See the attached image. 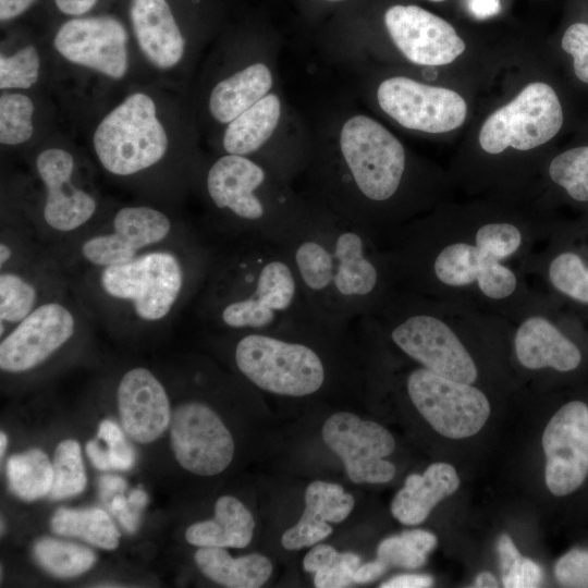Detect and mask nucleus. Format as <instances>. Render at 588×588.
Instances as JSON below:
<instances>
[{
  "instance_id": "412c9836",
  "label": "nucleus",
  "mask_w": 588,
  "mask_h": 588,
  "mask_svg": "<svg viewBox=\"0 0 588 588\" xmlns=\"http://www.w3.org/2000/svg\"><path fill=\"white\" fill-rule=\"evenodd\" d=\"M542 446L546 485L554 495L572 493L588 475V405L571 401L548 422Z\"/></svg>"
},
{
  "instance_id": "37998d69",
  "label": "nucleus",
  "mask_w": 588,
  "mask_h": 588,
  "mask_svg": "<svg viewBox=\"0 0 588 588\" xmlns=\"http://www.w3.org/2000/svg\"><path fill=\"white\" fill-rule=\"evenodd\" d=\"M554 574L564 587L588 588V551H568L556 562Z\"/></svg>"
},
{
  "instance_id": "a19ab883",
  "label": "nucleus",
  "mask_w": 588,
  "mask_h": 588,
  "mask_svg": "<svg viewBox=\"0 0 588 588\" xmlns=\"http://www.w3.org/2000/svg\"><path fill=\"white\" fill-rule=\"evenodd\" d=\"M98 438L108 445L111 469L127 470L134 464V451L125 441L122 430L112 420L103 419L98 427Z\"/></svg>"
},
{
  "instance_id": "3c124183",
  "label": "nucleus",
  "mask_w": 588,
  "mask_h": 588,
  "mask_svg": "<svg viewBox=\"0 0 588 588\" xmlns=\"http://www.w3.org/2000/svg\"><path fill=\"white\" fill-rule=\"evenodd\" d=\"M87 456L93 465L100 470L111 469L108 451H105L96 440H90L85 446Z\"/></svg>"
},
{
  "instance_id": "864d4df0",
  "label": "nucleus",
  "mask_w": 588,
  "mask_h": 588,
  "mask_svg": "<svg viewBox=\"0 0 588 588\" xmlns=\"http://www.w3.org/2000/svg\"><path fill=\"white\" fill-rule=\"evenodd\" d=\"M136 509L139 507L131 504L127 500L126 506L122 511L118 512L121 524L130 532L135 531L138 525L139 514Z\"/></svg>"
},
{
  "instance_id": "423d86ee",
  "label": "nucleus",
  "mask_w": 588,
  "mask_h": 588,
  "mask_svg": "<svg viewBox=\"0 0 588 588\" xmlns=\"http://www.w3.org/2000/svg\"><path fill=\"white\" fill-rule=\"evenodd\" d=\"M371 318L383 339L419 366L474 385L480 371L470 342L511 330L502 317L402 289Z\"/></svg>"
},
{
  "instance_id": "f704fd0d",
  "label": "nucleus",
  "mask_w": 588,
  "mask_h": 588,
  "mask_svg": "<svg viewBox=\"0 0 588 588\" xmlns=\"http://www.w3.org/2000/svg\"><path fill=\"white\" fill-rule=\"evenodd\" d=\"M437 537L422 529L405 530L399 536L383 539L377 549V559L388 566L419 568L436 547Z\"/></svg>"
},
{
  "instance_id": "72a5a7b5",
  "label": "nucleus",
  "mask_w": 588,
  "mask_h": 588,
  "mask_svg": "<svg viewBox=\"0 0 588 588\" xmlns=\"http://www.w3.org/2000/svg\"><path fill=\"white\" fill-rule=\"evenodd\" d=\"M38 563L57 577H74L88 571L96 562L95 553L81 544L41 538L34 546Z\"/></svg>"
},
{
  "instance_id": "c756f323",
  "label": "nucleus",
  "mask_w": 588,
  "mask_h": 588,
  "mask_svg": "<svg viewBox=\"0 0 588 588\" xmlns=\"http://www.w3.org/2000/svg\"><path fill=\"white\" fill-rule=\"evenodd\" d=\"M194 560L207 578L229 588L261 587L273 571L271 561L262 554L232 558L224 548L217 547H199Z\"/></svg>"
},
{
  "instance_id": "603ef678",
  "label": "nucleus",
  "mask_w": 588,
  "mask_h": 588,
  "mask_svg": "<svg viewBox=\"0 0 588 588\" xmlns=\"http://www.w3.org/2000/svg\"><path fill=\"white\" fill-rule=\"evenodd\" d=\"M470 12L478 19H487L500 11L499 0H467Z\"/></svg>"
},
{
  "instance_id": "4468645a",
  "label": "nucleus",
  "mask_w": 588,
  "mask_h": 588,
  "mask_svg": "<svg viewBox=\"0 0 588 588\" xmlns=\"http://www.w3.org/2000/svg\"><path fill=\"white\" fill-rule=\"evenodd\" d=\"M563 120L562 106L553 88L535 82L487 118L479 132V145L493 156L509 148L529 151L551 140L561 130Z\"/></svg>"
},
{
  "instance_id": "09e8293b",
  "label": "nucleus",
  "mask_w": 588,
  "mask_h": 588,
  "mask_svg": "<svg viewBox=\"0 0 588 588\" xmlns=\"http://www.w3.org/2000/svg\"><path fill=\"white\" fill-rule=\"evenodd\" d=\"M36 0H0V20L2 22L12 20L27 9H29Z\"/></svg>"
},
{
  "instance_id": "c85d7f7f",
  "label": "nucleus",
  "mask_w": 588,
  "mask_h": 588,
  "mask_svg": "<svg viewBox=\"0 0 588 588\" xmlns=\"http://www.w3.org/2000/svg\"><path fill=\"white\" fill-rule=\"evenodd\" d=\"M272 74L262 63H255L220 81L211 90L209 111L220 123H230L268 95Z\"/></svg>"
},
{
  "instance_id": "ea45409f",
  "label": "nucleus",
  "mask_w": 588,
  "mask_h": 588,
  "mask_svg": "<svg viewBox=\"0 0 588 588\" xmlns=\"http://www.w3.org/2000/svg\"><path fill=\"white\" fill-rule=\"evenodd\" d=\"M360 565V558L353 552H340L329 565L318 569L314 576L317 588H343L353 581L354 573Z\"/></svg>"
},
{
  "instance_id": "6e6d98bb",
  "label": "nucleus",
  "mask_w": 588,
  "mask_h": 588,
  "mask_svg": "<svg viewBox=\"0 0 588 588\" xmlns=\"http://www.w3.org/2000/svg\"><path fill=\"white\" fill-rule=\"evenodd\" d=\"M474 587H498V580L491 573L482 572L476 577Z\"/></svg>"
},
{
  "instance_id": "5701e85b",
  "label": "nucleus",
  "mask_w": 588,
  "mask_h": 588,
  "mask_svg": "<svg viewBox=\"0 0 588 588\" xmlns=\"http://www.w3.org/2000/svg\"><path fill=\"white\" fill-rule=\"evenodd\" d=\"M384 24L399 50L418 65L452 63L466 48L449 22L417 5L391 7Z\"/></svg>"
},
{
  "instance_id": "de8ad7c7",
  "label": "nucleus",
  "mask_w": 588,
  "mask_h": 588,
  "mask_svg": "<svg viewBox=\"0 0 588 588\" xmlns=\"http://www.w3.org/2000/svg\"><path fill=\"white\" fill-rule=\"evenodd\" d=\"M389 566L379 559L359 565L354 573L353 581L356 584H367L376 580L387 571Z\"/></svg>"
},
{
  "instance_id": "c03bdc74",
  "label": "nucleus",
  "mask_w": 588,
  "mask_h": 588,
  "mask_svg": "<svg viewBox=\"0 0 588 588\" xmlns=\"http://www.w3.org/2000/svg\"><path fill=\"white\" fill-rule=\"evenodd\" d=\"M502 584L506 588L538 587L543 578L539 564L519 555L505 571L501 572Z\"/></svg>"
},
{
  "instance_id": "39448f33",
  "label": "nucleus",
  "mask_w": 588,
  "mask_h": 588,
  "mask_svg": "<svg viewBox=\"0 0 588 588\" xmlns=\"http://www.w3.org/2000/svg\"><path fill=\"white\" fill-rule=\"evenodd\" d=\"M351 324L313 316L268 331L218 333L213 341L256 389L307 397L331 384L335 367H348Z\"/></svg>"
},
{
  "instance_id": "f3484780",
  "label": "nucleus",
  "mask_w": 588,
  "mask_h": 588,
  "mask_svg": "<svg viewBox=\"0 0 588 588\" xmlns=\"http://www.w3.org/2000/svg\"><path fill=\"white\" fill-rule=\"evenodd\" d=\"M170 439L177 463L197 476L224 471L234 456L232 433L218 413L200 400L183 401L172 411Z\"/></svg>"
},
{
  "instance_id": "473e14b6",
  "label": "nucleus",
  "mask_w": 588,
  "mask_h": 588,
  "mask_svg": "<svg viewBox=\"0 0 588 588\" xmlns=\"http://www.w3.org/2000/svg\"><path fill=\"white\" fill-rule=\"evenodd\" d=\"M7 477L15 495L33 501L50 492L53 480L52 462L44 451L32 449L9 458Z\"/></svg>"
},
{
  "instance_id": "0eeeda50",
  "label": "nucleus",
  "mask_w": 588,
  "mask_h": 588,
  "mask_svg": "<svg viewBox=\"0 0 588 588\" xmlns=\"http://www.w3.org/2000/svg\"><path fill=\"white\" fill-rule=\"evenodd\" d=\"M343 180L351 196L339 216L366 231L380 246L407 221L394 200L407 173L406 151L384 126L366 115L348 119L340 135Z\"/></svg>"
},
{
  "instance_id": "7ed1b4c3",
  "label": "nucleus",
  "mask_w": 588,
  "mask_h": 588,
  "mask_svg": "<svg viewBox=\"0 0 588 588\" xmlns=\"http://www.w3.org/2000/svg\"><path fill=\"white\" fill-rule=\"evenodd\" d=\"M212 242L198 231L149 248L118 265L71 279V290L94 322L114 332H146L172 322L201 290Z\"/></svg>"
},
{
  "instance_id": "5fc2aeb1",
  "label": "nucleus",
  "mask_w": 588,
  "mask_h": 588,
  "mask_svg": "<svg viewBox=\"0 0 588 588\" xmlns=\"http://www.w3.org/2000/svg\"><path fill=\"white\" fill-rule=\"evenodd\" d=\"M99 487L103 494L114 491H122L125 488V482L117 476H102L99 480Z\"/></svg>"
},
{
  "instance_id": "a878e982",
  "label": "nucleus",
  "mask_w": 588,
  "mask_h": 588,
  "mask_svg": "<svg viewBox=\"0 0 588 588\" xmlns=\"http://www.w3.org/2000/svg\"><path fill=\"white\" fill-rule=\"evenodd\" d=\"M130 17L138 48L150 64L168 71L181 62L185 39L167 0H132Z\"/></svg>"
},
{
  "instance_id": "cd10ccee",
  "label": "nucleus",
  "mask_w": 588,
  "mask_h": 588,
  "mask_svg": "<svg viewBox=\"0 0 588 588\" xmlns=\"http://www.w3.org/2000/svg\"><path fill=\"white\" fill-rule=\"evenodd\" d=\"M254 529V516L244 503L233 495H222L216 501L213 518L188 526L185 538L195 547L241 549L250 543Z\"/></svg>"
},
{
  "instance_id": "4c0bfd02",
  "label": "nucleus",
  "mask_w": 588,
  "mask_h": 588,
  "mask_svg": "<svg viewBox=\"0 0 588 588\" xmlns=\"http://www.w3.org/2000/svg\"><path fill=\"white\" fill-rule=\"evenodd\" d=\"M34 102L25 94L2 90L0 96V143L20 146L27 143L34 132Z\"/></svg>"
},
{
  "instance_id": "58836bf2",
  "label": "nucleus",
  "mask_w": 588,
  "mask_h": 588,
  "mask_svg": "<svg viewBox=\"0 0 588 588\" xmlns=\"http://www.w3.org/2000/svg\"><path fill=\"white\" fill-rule=\"evenodd\" d=\"M40 73V56L37 48L27 45L14 53L0 56V89H29Z\"/></svg>"
},
{
  "instance_id": "2eb2a0df",
  "label": "nucleus",
  "mask_w": 588,
  "mask_h": 588,
  "mask_svg": "<svg viewBox=\"0 0 588 588\" xmlns=\"http://www.w3.org/2000/svg\"><path fill=\"white\" fill-rule=\"evenodd\" d=\"M405 390L417 412L446 438L476 434L490 415L489 400L479 388L450 380L421 366L407 373Z\"/></svg>"
},
{
  "instance_id": "f03ea898",
  "label": "nucleus",
  "mask_w": 588,
  "mask_h": 588,
  "mask_svg": "<svg viewBox=\"0 0 588 588\" xmlns=\"http://www.w3.org/2000/svg\"><path fill=\"white\" fill-rule=\"evenodd\" d=\"M281 244L308 303L331 321L373 317L399 290L384 249L327 208L304 207Z\"/></svg>"
},
{
  "instance_id": "f257e3e1",
  "label": "nucleus",
  "mask_w": 588,
  "mask_h": 588,
  "mask_svg": "<svg viewBox=\"0 0 588 588\" xmlns=\"http://www.w3.org/2000/svg\"><path fill=\"white\" fill-rule=\"evenodd\" d=\"M556 223L516 212L437 211L402 225L381 247L399 289L513 321L540 295L527 267Z\"/></svg>"
},
{
  "instance_id": "c9c22d12",
  "label": "nucleus",
  "mask_w": 588,
  "mask_h": 588,
  "mask_svg": "<svg viewBox=\"0 0 588 588\" xmlns=\"http://www.w3.org/2000/svg\"><path fill=\"white\" fill-rule=\"evenodd\" d=\"M548 176L574 203L588 204V146L567 149L548 166Z\"/></svg>"
},
{
  "instance_id": "ddd939ff",
  "label": "nucleus",
  "mask_w": 588,
  "mask_h": 588,
  "mask_svg": "<svg viewBox=\"0 0 588 588\" xmlns=\"http://www.w3.org/2000/svg\"><path fill=\"white\" fill-rule=\"evenodd\" d=\"M94 322L73 293L49 301L1 336L4 373L34 371L87 332Z\"/></svg>"
},
{
  "instance_id": "dca6fc26",
  "label": "nucleus",
  "mask_w": 588,
  "mask_h": 588,
  "mask_svg": "<svg viewBox=\"0 0 588 588\" xmlns=\"http://www.w3.org/2000/svg\"><path fill=\"white\" fill-rule=\"evenodd\" d=\"M527 274L539 279L542 292L561 304L588 314V219L556 223L531 256Z\"/></svg>"
},
{
  "instance_id": "052dcab7",
  "label": "nucleus",
  "mask_w": 588,
  "mask_h": 588,
  "mask_svg": "<svg viewBox=\"0 0 588 588\" xmlns=\"http://www.w3.org/2000/svg\"><path fill=\"white\" fill-rule=\"evenodd\" d=\"M429 1H432V2H442L444 0H429Z\"/></svg>"
},
{
  "instance_id": "9b49d317",
  "label": "nucleus",
  "mask_w": 588,
  "mask_h": 588,
  "mask_svg": "<svg viewBox=\"0 0 588 588\" xmlns=\"http://www.w3.org/2000/svg\"><path fill=\"white\" fill-rule=\"evenodd\" d=\"M91 146L107 174L132 182L154 173L164 162L170 138L158 118L155 99L134 91L100 120Z\"/></svg>"
},
{
  "instance_id": "bb28decb",
  "label": "nucleus",
  "mask_w": 588,
  "mask_h": 588,
  "mask_svg": "<svg viewBox=\"0 0 588 588\" xmlns=\"http://www.w3.org/2000/svg\"><path fill=\"white\" fill-rule=\"evenodd\" d=\"M460 486L455 468L443 462L431 464L422 475L411 474L391 502V513L404 525H419L432 509Z\"/></svg>"
},
{
  "instance_id": "393cba45",
  "label": "nucleus",
  "mask_w": 588,
  "mask_h": 588,
  "mask_svg": "<svg viewBox=\"0 0 588 588\" xmlns=\"http://www.w3.org/2000/svg\"><path fill=\"white\" fill-rule=\"evenodd\" d=\"M304 501L301 518L281 537L282 547L290 551L310 548L328 538L333 531L329 523H342L355 506L354 497L342 486L323 480L307 486Z\"/></svg>"
},
{
  "instance_id": "bf43d9fd",
  "label": "nucleus",
  "mask_w": 588,
  "mask_h": 588,
  "mask_svg": "<svg viewBox=\"0 0 588 588\" xmlns=\"http://www.w3.org/2000/svg\"><path fill=\"white\" fill-rule=\"evenodd\" d=\"M7 434L4 432H1L0 433V455L1 457L3 456L4 454V451H5V448H7Z\"/></svg>"
},
{
  "instance_id": "79ce46f5",
  "label": "nucleus",
  "mask_w": 588,
  "mask_h": 588,
  "mask_svg": "<svg viewBox=\"0 0 588 588\" xmlns=\"http://www.w3.org/2000/svg\"><path fill=\"white\" fill-rule=\"evenodd\" d=\"M562 48L572 56L577 78L588 84V24H572L562 37Z\"/></svg>"
},
{
  "instance_id": "4d7b16f0",
  "label": "nucleus",
  "mask_w": 588,
  "mask_h": 588,
  "mask_svg": "<svg viewBox=\"0 0 588 588\" xmlns=\"http://www.w3.org/2000/svg\"><path fill=\"white\" fill-rule=\"evenodd\" d=\"M147 494L142 489H136L131 492L128 502L135 506L143 507L147 503Z\"/></svg>"
},
{
  "instance_id": "6ab92c4d",
  "label": "nucleus",
  "mask_w": 588,
  "mask_h": 588,
  "mask_svg": "<svg viewBox=\"0 0 588 588\" xmlns=\"http://www.w3.org/2000/svg\"><path fill=\"white\" fill-rule=\"evenodd\" d=\"M380 108L402 126L432 134L460 127L467 103L456 91L405 76L384 79L378 87Z\"/></svg>"
},
{
  "instance_id": "20e7f679",
  "label": "nucleus",
  "mask_w": 588,
  "mask_h": 588,
  "mask_svg": "<svg viewBox=\"0 0 588 588\" xmlns=\"http://www.w3.org/2000/svg\"><path fill=\"white\" fill-rule=\"evenodd\" d=\"M211 242L209 270L194 302L199 322L217 333H234L320 316L282 244L264 238Z\"/></svg>"
},
{
  "instance_id": "7c9ffc66",
  "label": "nucleus",
  "mask_w": 588,
  "mask_h": 588,
  "mask_svg": "<svg viewBox=\"0 0 588 588\" xmlns=\"http://www.w3.org/2000/svg\"><path fill=\"white\" fill-rule=\"evenodd\" d=\"M280 114L279 97L266 95L229 123L222 139L224 151L246 157L256 152L272 135Z\"/></svg>"
},
{
  "instance_id": "49530a36",
  "label": "nucleus",
  "mask_w": 588,
  "mask_h": 588,
  "mask_svg": "<svg viewBox=\"0 0 588 588\" xmlns=\"http://www.w3.org/2000/svg\"><path fill=\"white\" fill-rule=\"evenodd\" d=\"M433 584V578L425 574H405L395 576L380 585L381 588H426Z\"/></svg>"
},
{
  "instance_id": "a18cd8bd",
  "label": "nucleus",
  "mask_w": 588,
  "mask_h": 588,
  "mask_svg": "<svg viewBox=\"0 0 588 588\" xmlns=\"http://www.w3.org/2000/svg\"><path fill=\"white\" fill-rule=\"evenodd\" d=\"M339 551L332 546L316 543L303 559V568L307 573H316L318 569L332 563L339 555Z\"/></svg>"
},
{
  "instance_id": "aec40b11",
  "label": "nucleus",
  "mask_w": 588,
  "mask_h": 588,
  "mask_svg": "<svg viewBox=\"0 0 588 588\" xmlns=\"http://www.w3.org/2000/svg\"><path fill=\"white\" fill-rule=\"evenodd\" d=\"M127 42L125 26L110 15L69 20L53 38L54 49L68 62L114 81L127 73Z\"/></svg>"
},
{
  "instance_id": "6e6552de",
  "label": "nucleus",
  "mask_w": 588,
  "mask_h": 588,
  "mask_svg": "<svg viewBox=\"0 0 588 588\" xmlns=\"http://www.w3.org/2000/svg\"><path fill=\"white\" fill-rule=\"evenodd\" d=\"M267 170L249 157L225 154L206 170L211 216L205 234L213 242L264 238L282 243L304 207L270 195Z\"/></svg>"
},
{
  "instance_id": "2f4dec72",
  "label": "nucleus",
  "mask_w": 588,
  "mask_h": 588,
  "mask_svg": "<svg viewBox=\"0 0 588 588\" xmlns=\"http://www.w3.org/2000/svg\"><path fill=\"white\" fill-rule=\"evenodd\" d=\"M51 528L58 535L78 537L106 550H114L119 546L118 528L110 516L98 507H60L51 519Z\"/></svg>"
},
{
  "instance_id": "f8f14e48",
  "label": "nucleus",
  "mask_w": 588,
  "mask_h": 588,
  "mask_svg": "<svg viewBox=\"0 0 588 588\" xmlns=\"http://www.w3.org/2000/svg\"><path fill=\"white\" fill-rule=\"evenodd\" d=\"M511 322V347L529 371L571 373L585 360L588 336L584 315L540 291L538 298Z\"/></svg>"
},
{
  "instance_id": "9d476101",
  "label": "nucleus",
  "mask_w": 588,
  "mask_h": 588,
  "mask_svg": "<svg viewBox=\"0 0 588 588\" xmlns=\"http://www.w3.org/2000/svg\"><path fill=\"white\" fill-rule=\"evenodd\" d=\"M40 197L30 205L12 209L22 216L37 238L53 250L76 238L105 215L97 196L81 185L76 160L62 147L40 150L34 160Z\"/></svg>"
},
{
  "instance_id": "13d9d810",
  "label": "nucleus",
  "mask_w": 588,
  "mask_h": 588,
  "mask_svg": "<svg viewBox=\"0 0 588 588\" xmlns=\"http://www.w3.org/2000/svg\"><path fill=\"white\" fill-rule=\"evenodd\" d=\"M127 504V500L123 495H117L111 502V507L114 512L122 511Z\"/></svg>"
},
{
  "instance_id": "a211bd4d",
  "label": "nucleus",
  "mask_w": 588,
  "mask_h": 588,
  "mask_svg": "<svg viewBox=\"0 0 588 588\" xmlns=\"http://www.w3.org/2000/svg\"><path fill=\"white\" fill-rule=\"evenodd\" d=\"M321 436L353 482L384 483L395 476V466L384 460L393 453L395 440L380 424L351 412H336L326 419Z\"/></svg>"
},
{
  "instance_id": "1a4fd4ad",
  "label": "nucleus",
  "mask_w": 588,
  "mask_h": 588,
  "mask_svg": "<svg viewBox=\"0 0 588 588\" xmlns=\"http://www.w3.org/2000/svg\"><path fill=\"white\" fill-rule=\"evenodd\" d=\"M193 232L159 207L125 205L105 212L89 230L50 250L71 281L82 272L128 261L149 248L176 242Z\"/></svg>"
},
{
  "instance_id": "8fccbe9b",
  "label": "nucleus",
  "mask_w": 588,
  "mask_h": 588,
  "mask_svg": "<svg viewBox=\"0 0 588 588\" xmlns=\"http://www.w3.org/2000/svg\"><path fill=\"white\" fill-rule=\"evenodd\" d=\"M98 0H54L57 8L66 15L79 16L90 11Z\"/></svg>"
},
{
  "instance_id": "e433bc0d",
  "label": "nucleus",
  "mask_w": 588,
  "mask_h": 588,
  "mask_svg": "<svg viewBox=\"0 0 588 588\" xmlns=\"http://www.w3.org/2000/svg\"><path fill=\"white\" fill-rule=\"evenodd\" d=\"M52 469L53 480L49 492L52 499L74 497L85 489L87 479L77 441L66 439L58 444L53 454Z\"/></svg>"
},
{
  "instance_id": "4be33fe9",
  "label": "nucleus",
  "mask_w": 588,
  "mask_h": 588,
  "mask_svg": "<svg viewBox=\"0 0 588 588\" xmlns=\"http://www.w3.org/2000/svg\"><path fill=\"white\" fill-rule=\"evenodd\" d=\"M71 293L70 278L50 249L0 269V336L40 305Z\"/></svg>"
},
{
  "instance_id": "b1692460",
  "label": "nucleus",
  "mask_w": 588,
  "mask_h": 588,
  "mask_svg": "<svg viewBox=\"0 0 588 588\" xmlns=\"http://www.w3.org/2000/svg\"><path fill=\"white\" fill-rule=\"evenodd\" d=\"M117 404L126 433L139 443H150L169 428L172 417L164 384L150 369L126 370L117 385Z\"/></svg>"
}]
</instances>
